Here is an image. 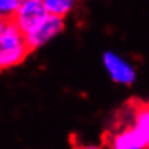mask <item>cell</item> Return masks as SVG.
<instances>
[{
  "mask_svg": "<svg viewBox=\"0 0 149 149\" xmlns=\"http://www.w3.org/2000/svg\"><path fill=\"white\" fill-rule=\"evenodd\" d=\"M48 15L49 13L44 4V0H22L17 10L12 16V20L25 35H28L36 29L48 17Z\"/></svg>",
  "mask_w": 149,
  "mask_h": 149,
  "instance_id": "2",
  "label": "cell"
},
{
  "mask_svg": "<svg viewBox=\"0 0 149 149\" xmlns=\"http://www.w3.org/2000/svg\"><path fill=\"white\" fill-rule=\"evenodd\" d=\"M111 149H145V146L132 126L114 135L111 141Z\"/></svg>",
  "mask_w": 149,
  "mask_h": 149,
  "instance_id": "6",
  "label": "cell"
},
{
  "mask_svg": "<svg viewBox=\"0 0 149 149\" xmlns=\"http://www.w3.org/2000/svg\"><path fill=\"white\" fill-rule=\"evenodd\" d=\"M9 20H10V17H6V16H0V36H1V33L4 32L6 26L9 25Z\"/></svg>",
  "mask_w": 149,
  "mask_h": 149,
  "instance_id": "8",
  "label": "cell"
},
{
  "mask_svg": "<svg viewBox=\"0 0 149 149\" xmlns=\"http://www.w3.org/2000/svg\"><path fill=\"white\" fill-rule=\"evenodd\" d=\"M0 16H3V13H1V9H0Z\"/></svg>",
  "mask_w": 149,
  "mask_h": 149,
  "instance_id": "10",
  "label": "cell"
},
{
  "mask_svg": "<svg viewBox=\"0 0 149 149\" xmlns=\"http://www.w3.org/2000/svg\"><path fill=\"white\" fill-rule=\"evenodd\" d=\"M31 52L25 33L10 17L9 25L0 36V71L22 64Z\"/></svg>",
  "mask_w": 149,
  "mask_h": 149,
  "instance_id": "1",
  "label": "cell"
},
{
  "mask_svg": "<svg viewBox=\"0 0 149 149\" xmlns=\"http://www.w3.org/2000/svg\"><path fill=\"white\" fill-rule=\"evenodd\" d=\"M74 149H101V148L94 146V145H77V146H74Z\"/></svg>",
  "mask_w": 149,
  "mask_h": 149,
  "instance_id": "9",
  "label": "cell"
},
{
  "mask_svg": "<svg viewBox=\"0 0 149 149\" xmlns=\"http://www.w3.org/2000/svg\"><path fill=\"white\" fill-rule=\"evenodd\" d=\"M103 64L106 71L109 72L110 78L123 86H130L136 80V72L135 68L120 55H117L113 51H106L103 54Z\"/></svg>",
  "mask_w": 149,
  "mask_h": 149,
  "instance_id": "3",
  "label": "cell"
},
{
  "mask_svg": "<svg viewBox=\"0 0 149 149\" xmlns=\"http://www.w3.org/2000/svg\"><path fill=\"white\" fill-rule=\"evenodd\" d=\"M64 26H65L64 17H59V16H55V15H48V17L36 29H33L32 32L25 35L31 51L38 49L39 47L49 42L52 38L59 35L64 31Z\"/></svg>",
  "mask_w": 149,
  "mask_h": 149,
  "instance_id": "4",
  "label": "cell"
},
{
  "mask_svg": "<svg viewBox=\"0 0 149 149\" xmlns=\"http://www.w3.org/2000/svg\"><path fill=\"white\" fill-rule=\"evenodd\" d=\"M44 4L49 15L65 17L72 10L75 0H44Z\"/></svg>",
  "mask_w": 149,
  "mask_h": 149,
  "instance_id": "7",
  "label": "cell"
},
{
  "mask_svg": "<svg viewBox=\"0 0 149 149\" xmlns=\"http://www.w3.org/2000/svg\"><path fill=\"white\" fill-rule=\"evenodd\" d=\"M133 129L136 130L145 149H149V104L136 106Z\"/></svg>",
  "mask_w": 149,
  "mask_h": 149,
  "instance_id": "5",
  "label": "cell"
}]
</instances>
